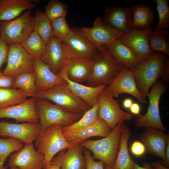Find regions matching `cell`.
Instances as JSON below:
<instances>
[{
  "mask_svg": "<svg viewBox=\"0 0 169 169\" xmlns=\"http://www.w3.org/2000/svg\"><path fill=\"white\" fill-rule=\"evenodd\" d=\"M168 56L162 52L153 51L151 56L131 69L138 89L146 99L150 89L162 75Z\"/></svg>",
  "mask_w": 169,
  "mask_h": 169,
  "instance_id": "1",
  "label": "cell"
},
{
  "mask_svg": "<svg viewBox=\"0 0 169 169\" xmlns=\"http://www.w3.org/2000/svg\"><path fill=\"white\" fill-rule=\"evenodd\" d=\"M125 125L123 123L119 124L103 138L86 140L82 143V145L92 152L93 159L99 160L111 167L117 156L121 133Z\"/></svg>",
  "mask_w": 169,
  "mask_h": 169,
  "instance_id": "2",
  "label": "cell"
},
{
  "mask_svg": "<svg viewBox=\"0 0 169 169\" xmlns=\"http://www.w3.org/2000/svg\"><path fill=\"white\" fill-rule=\"evenodd\" d=\"M88 83L89 86H109L124 67L112 56L105 46L98 49Z\"/></svg>",
  "mask_w": 169,
  "mask_h": 169,
  "instance_id": "3",
  "label": "cell"
},
{
  "mask_svg": "<svg viewBox=\"0 0 169 169\" xmlns=\"http://www.w3.org/2000/svg\"><path fill=\"white\" fill-rule=\"evenodd\" d=\"M36 105L41 128V135L46 128L53 125L64 127L72 125L83 115L70 112L44 99H36Z\"/></svg>",
  "mask_w": 169,
  "mask_h": 169,
  "instance_id": "4",
  "label": "cell"
},
{
  "mask_svg": "<svg viewBox=\"0 0 169 169\" xmlns=\"http://www.w3.org/2000/svg\"><path fill=\"white\" fill-rule=\"evenodd\" d=\"M35 98L50 100L70 112L83 115L91 108L73 93L65 81L38 92Z\"/></svg>",
  "mask_w": 169,
  "mask_h": 169,
  "instance_id": "5",
  "label": "cell"
},
{
  "mask_svg": "<svg viewBox=\"0 0 169 169\" xmlns=\"http://www.w3.org/2000/svg\"><path fill=\"white\" fill-rule=\"evenodd\" d=\"M73 143L65 138L61 126L53 125L45 130L36 143L37 151L44 156L43 168L50 164L57 153L68 149Z\"/></svg>",
  "mask_w": 169,
  "mask_h": 169,
  "instance_id": "6",
  "label": "cell"
},
{
  "mask_svg": "<svg viewBox=\"0 0 169 169\" xmlns=\"http://www.w3.org/2000/svg\"><path fill=\"white\" fill-rule=\"evenodd\" d=\"M34 17L26 11L13 19L0 21V38L8 45L21 44L33 31Z\"/></svg>",
  "mask_w": 169,
  "mask_h": 169,
  "instance_id": "7",
  "label": "cell"
},
{
  "mask_svg": "<svg viewBox=\"0 0 169 169\" xmlns=\"http://www.w3.org/2000/svg\"><path fill=\"white\" fill-rule=\"evenodd\" d=\"M166 88L160 82H156L151 87L148 93L149 104L147 111L143 115H137L135 120V126L138 128H154L164 132L166 129L161 118L159 102L162 95Z\"/></svg>",
  "mask_w": 169,
  "mask_h": 169,
  "instance_id": "8",
  "label": "cell"
},
{
  "mask_svg": "<svg viewBox=\"0 0 169 169\" xmlns=\"http://www.w3.org/2000/svg\"><path fill=\"white\" fill-rule=\"evenodd\" d=\"M98 101V116L105 121L112 129L117 125L132 119V115L120 108L118 100L114 99L105 88L99 96Z\"/></svg>",
  "mask_w": 169,
  "mask_h": 169,
  "instance_id": "9",
  "label": "cell"
},
{
  "mask_svg": "<svg viewBox=\"0 0 169 169\" xmlns=\"http://www.w3.org/2000/svg\"><path fill=\"white\" fill-rule=\"evenodd\" d=\"M7 62V66L3 72L5 75L15 77L24 73L34 71L33 58L21 44L8 45Z\"/></svg>",
  "mask_w": 169,
  "mask_h": 169,
  "instance_id": "10",
  "label": "cell"
},
{
  "mask_svg": "<svg viewBox=\"0 0 169 169\" xmlns=\"http://www.w3.org/2000/svg\"><path fill=\"white\" fill-rule=\"evenodd\" d=\"M41 133L39 123L18 124L0 121V137L14 138L24 144H30L36 142Z\"/></svg>",
  "mask_w": 169,
  "mask_h": 169,
  "instance_id": "11",
  "label": "cell"
},
{
  "mask_svg": "<svg viewBox=\"0 0 169 169\" xmlns=\"http://www.w3.org/2000/svg\"><path fill=\"white\" fill-rule=\"evenodd\" d=\"M62 42L69 57H75L93 60L98 52V49L79 31L72 29Z\"/></svg>",
  "mask_w": 169,
  "mask_h": 169,
  "instance_id": "12",
  "label": "cell"
},
{
  "mask_svg": "<svg viewBox=\"0 0 169 169\" xmlns=\"http://www.w3.org/2000/svg\"><path fill=\"white\" fill-rule=\"evenodd\" d=\"M105 88L113 96L117 97L122 93H126L135 97L140 102H147L139 92L134 74L131 69L124 67L111 83Z\"/></svg>",
  "mask_w": 169,
  "mask_h": 169,
  "instance_id": "13",
  "label": "cell"
},
{
  "mask_svg": "<svg viewBox=\"0 0 169 169\" xmlns=\"http://www.w3.org/2000/svg\"><path fill=\"white\" fill-rule=\"evenodd\" d=\"M78 29L97 49L112 42L122 35L104 24L100 17L95 19L92 27H83Z\"/></svg>",
  "mask_w": 169,
  "mask_h": 169,
  "instance_id": "14",
  "label": "cell"
},
{
  "mask_svg": "<svg viewBox=\"0 0 169 169\" xmlns=\"http://www.w3.org/2000/svg\"><path fill=\"white\" fill-rule=\"evenodd\" d=\"M44 160V156L35 150L33 144H25L21 150L10 156L8 166L19 169H42Z\"/></svg>",
  "mask_w": 169,
  "mask_h": 169,
  "instance_id": "15",
  "label": "cell"
},
{
  "mask_svg": "<svg viewBox=\"0 0 169 169\" xmlns=\"http://www.w3.org/2000/svg\"><path fill=\"white\" fill-rule=\"evenodd\" d=\"M36 100L35 98H31L21 104L0 109V119L8 118L19 122L39 123Z\"/></svg>",
  "mask_w": 169,
  "mask_h": 169,
  "instance_id": "16",
  "label": "cell"
},
{
  "mask_svg": "<svg viewBox=\"0 0 169 169\" xmlns=\"http://www.w3.org/2000/svg\"><path fill=\"white\" fill-rule=\"evenodd\" d=\"M151 28L145 30L132 29L120 36L118 39L130 48L142 61L149 58L153 52L149 43V35Z\"/></svg>",
  "mask_w": 169,
  "mask_h": 169,
  "instance_id": "17",
  "label": "cell"
},
{
  "mask_svg": "<svg viewBox=\"0 0 169 169\" xmlns=\"http://www.w3.org/2000/svg\"><path fill=\"white\" fill-rule=\"evenodd\" d=\"M69 58L62 42L53 35L47 44L45 53L41 59L52 72L57 74Z\"/></svg>",
  "mask_w": 169,
  "mask_h": 169,
  "instance_id": "18",
  "label": "cell"
},
{
  "mask_svg": "<svg viewBox=\"0 0 169 169\" xmlns=\"http://www.w3.org/2000/svg\"><path fill=\"white\" fill-rule=\"evenodd\" d=\"M76 141L66 151L65 149L59 152L57 156L53 158L50 163L59 164L61 169H86V162L83 154L82 143Z\"/></svg>",
  "mask_w": 169,
  "mask_h": 169,
  "instance_id": "19",
  "label": "cell"
},
{
  "mask_svg": "<svg viewBox=\"0 0 169 169\" xmlns=\"http://www.w3.org/2000/svg\"><path fill=\"white\" fill-rule=\"evenodd\" d=\"M154 16L153 8L146 3H136L129 7V22L133 30H141L151 28Z\"/></svg>",
  "mask_w": 169,
  "mask_h": 169,
  "instance_id": "20",
  "label": "cell"
},
{
  "mask_svg": "<svg viewBox=\"0 0 169 169\" xmlns=\"http://www.w3.org/2000/svg\"><path fill=\"white\" fill-rule=\"evenodd\" d=\"M129 8L108 7L104 10L102 21L105 25L123 35L131 31L128 20Z\"/></svg>",
  "mask_w": 169,
  "mask_h": 169,
  "instance_id": "21",
  "label": "cell"
},
{
  "mask_svg": "<svg viewBox=\"0 0 169 169\" xmlns=\"http://www.w3.org/2000/svg\"><path fill=\"white\" fill-rule=\"evenodd\" d=\"M154 128H148L141 135L140 138L148 152L153 156L164 159L169 134Z\"/></svg>",
  "mask_w": 169,
  "mask_h": 169,
  "instance_id": "22",
  "label": "cell"
},
{
  "mask_svg": "<svg viewBox=\"0 0 169 169\" xmlns=\"http://www.w3.org/2000/svg\"><path fill=\"white\" fill-rule=\"evenodd\" d=\"M57 74L66 82L69 87L74 94L91 108L97 103L99 96L106 87L105 85L87 86L73 81L67 77L63 67Z\"/></svg>",
  "mask_w": 169,
  "mask_h": 169,
  "instance_id": "23",
  "label": "cell"
},
{
  "mask_svg": "<svg viewBox=\"0 0 169 169\" xmlns=\"http://www.w3.org/2000/svg\"><path fill=\"white\" fill-rule=\"evenodd\" d=\"M93 60L71 57L63 67L67 77L78 83L87 81L90 76Z\"/></svg>",
  "mask_w": 169,
  "mask_h": 169,
  "instance_id": "24",
  "label": "cell"
},
{
  "mask_svg": "<svg viewBox=\"0 0 169 169\" xmlns=\"http://www.w3.org/2000/svg\"><path fill=\"white\" fill-rule=\"evenodd\" d=\"M33 58L34 71L38 92L46 90L65 81L54 74L39 57Z\"/></svg>",
  "mask_w": 169,
  "mask_h": 169,
  "instance_id": "25",
  "label": "cell"
},
{
  "mask_svg": "<svg viewBox=\"0 0 169 169\" xmlns=\"http://www.w3.org/2000/svg\"><path fill=\"white\" fill-rule=\"evenodd\" d=\"M105 46L112 56L124 67L131 69L142 61L132 50L118 38Z\"/></svg>",
  "mask_w": 169,
  "mask_h": 169,
  "instance_id": "26",
  "label": "cell"
},
{
  "mask_svg": "<svg viewBox=\"0 0 169 169\" xmlns=\"http://www.w3.org/2000/svg\"><path fill=\"white\" fill-rule=\"evenodd\" d=\"M112 130L105 121L99 118L95 123L88 126L64 134L69 142L84 141L92 137L99 136L104 137Z\"/></svg>",
  "mask_w": 169,
  "mask_h": 169,
  "instance_id": "27",
  "label": "cell"
},
{
  "mask_svg": "<svg viewBox=\"0 0 169 169\" xmlns=\"http://www.w3.org/2000/svg\"><path fill=\"white\" fill-rule=\"evenodd\" d=\"M34 0H0V21H8L17 18L23 12L35 8Z\"/></svg>",
  "mask_w": 169,
  "mask_h": 169,
  "instance_id": "28",
  "label": "cell"
},
{
  "mask_svg": "<svg viewBox=\"0 0 169 169\" xmlns=\"http://www.w3.org/2000/svg\"><path fill=\"white\" fill-rule=\"evenodd\" d=\"M131 135L130 130L125 125L121 133L117 156L111 167L113 169H134L135 162L129 154L128 147V141Z\"/></svg>",
  "mask_w": 169,
  "mask_h": 169,
  "instance_id": "29",
  "label": "cell"
},
{
  "mask_svg": "<svg viewBox=\"0 0 169 169\" xmlns=\"http://www.w3.org/2000/svg\"><path fill=\"white\" fill-rule=\"evenodd\" d=\"M13 88L19 89L27 97L35 98L38 92L36 84V76L34 71L24 73L14 77Z\"/></svg>",
  "mask_w": 169,
  "mask_h": 169,
  "instance_id": "30",
  "label": "cell"
},
{
  "mask_svg": "<svg viewBox=\"0 0 169 169\" xmlns=\"http://www.w3.org/2000/svg\"><path fill=\"white\" fill-rule=\"evenodd\" d=\"M34 17L33 31L37 33L46 44L54 35L51 21L42 11L37 10Z\"/></svg>",
  "mask_w": 169,
  "mask_h": 169,
  "instance_id": "31",
  "label": "cell"
},
{
  "mask_svg": "<svg viewBox=\"0 0 169 169\" xmlns=\"http://www.w3.org/2000/svg\"><path fill=\"white\" fill-rule=\"evenodd\" d=\"M149 43L152 52L159 51L169 55V36L168 29L153 30L149 35Z\"/></svg>",
  "mask_w": 169,
  "mask_h": 169,
  "instance_id": "32",
  "label": "cell"
},
{
  "mask_svg": "<svg viewBox=\"0 0 169 169\" xmlns=\"http://www.w3.org/2000/svg\"><path fill=\"white\" fill-rule=\"evenodd\" d=\"M24 49L33 57L40 59L45 53L47 44L36 32L32 31L21 44Z\"/></svg>",
  "mask_w": 169,
  "mask_h": 169,
  "instance_id": "33",
  "label": "cell"
},
{
  "mask_svg": "<svg viewBox=\"0 0 169 169\" xmlns=\"http://www.w3.org/2000/svg\"><path fill=\"white\" fill-rule=\"evenodd\" d=\"M98 101L96 105L87 111L77 121L70 125L62 127L64 134L72 132L88 126L95 123L99 119L98 111Z\"/></svg>",
  "mask_w": 169,
  "mask_h": 169,
  "instance_id": "34",
  "label": "cell"
},
{
  "mask_svg": "<svg viewBox=\"0 0 169 169\" xmlns=\"http://www.w3.org/2000/svg\"><path fill=\"white\" fill-rule=\"evenodd\" d=\"M27 97L19 89L0 88V109L21 104Z\"/></svg>",
  "mask_w": 169,
  "mask_h": 169,
  "instance_id": "35",
  "label": "cell"
},
{
  "mask_svg": "<svg viewBox=\"0 0 169 169\" xmlns=\"http://www.w3.org/2000/svg\"><path fill=\"white\" fill-rule=\"evenodd\" d=\"M24 146L22 142L17 139L0 138V169H7L8 166H4L7 158L11 153L21 150Z\"/></svg>",
  "mask_w": 169,
  "mask_h": 169,
  "instance_id": "36",
  "label": "cell"
},
{
  "mask_svg": "<svg viewBox=\"0 0 169 169\" xmlns=\"http://www.w3.org/2000/svg\"><path fill=\"white\" fill-rule=\"evenodd\" d=\"M68 5L58 0H51L46 5L44 13L51 20L65 17L68 12Z\"/></svg>",
  "mask_w": 169,
  "mask_h": 169,
  "instance_id": "37",
  "label": "cell"
},
{
  "mask_svg": "<svg viewBox=\"0 0 169 169\" xmlns=\"http://www.w3.org/2000/svg\"><path fill=\"white\" fill-rule=\"evenodd\" d=\"M156 4V10L159 22L156 30L168 29L169 27V7L167 0H154Z\"/></svg>",
  "mask_w": 169,
  "mask_h": 169,
  "instance_id": "38",
  "label": "cell"
},
{
  "mask_svg": "<svg viewBox=\"0 0 169 169\" xmlns=\"http://www.w3.org/2000/svg\"><path fill=\"white\" fill-rule=\"evenodd\" d=\"M54 35L63 42L67 36L73 32L69 26L65 17H61L51 21Z\"/></svg>",
  "mask_w": 169,
  "mask_h": 169,
  "instance_id": "39",
  "label": "cell"
},
{
  "mask_svg": "<svg viewBox=\"0 0 169 169\" xmlns=\"http://www.w3.org/2000/svg\"><path fill=\"white\" fill-rule=\"evenodd\" d=\"M86 162V169H104V164L102 161H95L92 157L90 150L85 148L83 150Z\"/></svg>",
  "mask_w": 169,
  "mask_h": 169,
  "instance_id": "40",
  "label": "cell"
},
{
  "mask_svg": "<svg viewBox=\"0 0 169 169\" xmlns=\"http://www.w3.org/2000/svg\"><path fill=\"white\" fill-rule=\"evenodd\" d=\"M146 150V147L144 144L137 141H134L131 147V153L136 156L143 155L145 153Z\"/></svg>",
  "mask_w": 169,
  "mask_h": 169,
  "instance_id": "41",
  "label": "cell"
},
{
  "mask_svg": "<svg viewBox=\"0 0 169 169\" xmlns=\"http://www.w3.org/2000/svg\"><path fill=\"white\" fill-rule=\"evenodd\" d=\"M8 46L0 38V73L2 72L1 68L3 65L7 61Z\"/></svg>",
  "mask_w": 169,
  "mask_h": 169,
  "instance_id": "42",
  "label": "cell"
},
{
  "mask_svg": "<svg viewBox=\"0 0 169 169\" xmlns=\"http://www.w3.org/2000/svg\"><path fill=\"white\" fill-rule=\"evenodd\" d=\"M14 77L4 75L3 72L0 73V88H13Z\"/></svg>",
  "mask_w": 169,
  "mask_h": 169,
  "instance_id": "43",
  "label": "cell"
},
{
  "mask_svg": "<svg viewBox=\"0 0 169 169\" xmlns=\"http://www.w3.org/2000/svg\"><path fill=\"white\" fill-rule=\"evenodd\" d=\"M161 162L164 166L168 168L169 166V138L167 142L164 159L162 160Z\"/></svg>",
  "mask_w": 169,
  "mask_h": 169,
  "instance_id": "44",
  "label": "cell"
},
{
  "mask_svg": "<svg viewBox=\"0 0 169 169\" xmlns=\"http://www.w3.org/2000/svg\"><path fill=\"white\" fill-rule=\"evenodd\" d=\"M129 109L132 114L137 115L140 114L141 107L138 104L136 103H133Z\"/></svg>",
  "mask_w": 169,
  "mask_h": 169,
  "instance_id": "45",
  "label": "cell"
},
{
  "mask_svg": "<svg viewBox=\"0 0 169 169\" xmlns=\"http://www.w3.org/2000/svg\"><path fill=\"white\" fill-rule=\"evenodd\" d=\"M169 59L167 61L164 71L163 72L162 77L163 80L165 81H168L169 78Z\"/></svg>",
  "mask_w": 169,
  "mask_h": 169,
  "instance_id": "46",
  "label": "cell"
},
{
  "mask_svg": "<svg viewBox=\"0 0 169 169\" xmlns=\"http://www.w3.org/2000/svg\"><path fill=\"white\" fill-rule=\"evenodd\" d=\"M151 166L152 169H169L168 168L164 166L161 161H152Z\"/></svg>",
  "mask_w": 169,
  "mask_h": 169,
  "instance_id": "47",
  "label": "cell"
},
{
  "mask_svg": "<svg viewBox=\"0 0 169 169\" xmlns=\"http://www.w3.org/2000/svg\"><path fill=\"white\" fill-rule=\"evenodd\" d=\"M134 169H152L151 165L148 163H144L142 166H139L135 163Z\"/></svg>",
  "mask_w": 169,
  "mask_h": 169,
  "instance_id": "48",
  "label": "cell"
},
{
  "mask_svg": "<svg viewBox=\"0 0 169 169\" xmlns=\"http://www.w3.org/2000/svg\"><path fill=\"white\" fill-rule=\"evenodd\" d=\"M133 103V101L131 99L127 98L125 99L123 101V105L125 108L129 109Z\"/></svg>",
  "mask_w": 169,
  "mask_h": 169,
  "instance_id": "49",
  "label": "cell"
},
{
  "mask_svg": "<svg viewBox=\"0 0 169 169\" xmlns=\"http://www.w3.org/2000/svg\"><path fill=\"white\" fill-rule=\"evenodd\" d=\"M45 169H61V167L58 164L50 163Z\"/></svg>",
  "mask_w": 169,
  "mask_h": 169,
  "instance_id": "50",
  "label": "cell"
},
{
  "mask_svg": "<svg viewBox=\"0 0 169 169\" xmlns=\"http://www.w3.org/2000/svg\"><path fill=\"white\" fill-rule=\"evenodd\" d=\"M104 169H113L111 167L105 164H104Z\"/></svg>",
  "mask_w": 169,
  "mask_h": 169,
  "instance_id": "51",
  "label": "cell"
},
{
  "mask_svg": "<svg viewBox=\"0 0 169 169\" xmlns=\"http://www.w3.org/2000/svg\"><path fill=\"white\" fill-rule=\"evenodd\" d=\"M10 169H19L16 166H12L10 167Z\"/></svg>",
  "mask_w": 169,
  "mask_h": 169,
  "instance_id": "52",
  "label": "cell"
},
{
  "mask_svg": "<svg viewBox=\"0 0 169 169\" xmlns=\"http://www.w3.org/2000/svg\"></svg>",
  "mask_w": 169,
  "mask_h": 169,
  "instance_id": "53",
  "label": "cell"
}]
</instances>
